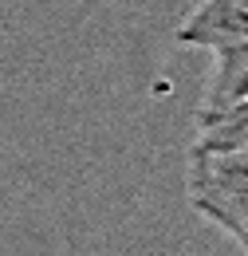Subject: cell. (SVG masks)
<instances>
[{"label": "cell", "mask_w": 248, "mask_h": 256, "mask_svg": "<svg viewBox=\"0 0 248 256\" xmlns=\"http://www.w3.org/2000/svg\"><path fill=\"white\" fill-rule=\"evenodd\" d=\"M186 197L248 252V146H193L186 162Z\"/></svg>", "instance_id": "obj_1"}, {"label": "cell", "mask_w": 248, "mask_h": 256, "mask_svg": "<svg viewBox=\"0 0 248 256\" xmlns=\"http://www.w3.org/2000/svg\"><path fill=\"white\" fill-rule=\"evenodd\" d=\"M178 44L201 52H228L248 44V0H197L178 28Z\"/></svg>", "instance_id": "obj_2"}, {"label": "cell", "mask_w": 248, "mask_h": 256, "mask_svg": "<svg viewBox=\"0 0 248 256\" xmlns=\"http://www.w3.org/2000/svg\"><path fill=\"white\" fill-rule=\"evenodd\" d=\"M244 95H248V44H236L228 52H213V67H209L201 102H197V122L220 114L224 106H232Z\"/></svg>", "instance_id": "obj_3"}, {"label": "cell", "mask_w": 248, "mask_h": 256, "mask_svg": "<svg viewBox=\"0 0 248 256\" xmlns=\"http://www.w3.org/2000/svg\"><path fill=\"white\" fill-rule=\"evenodd\" d=\"M193 146H248V95L224 106L220 114L197 122V142Z\"/></svg>", "instance_id": "obj_4"}]
</instances>
